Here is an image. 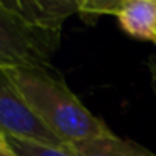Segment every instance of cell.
Listing matches in <instances>:
<instances>
[{
	"mask_svg": "<svg viewBox=\"0 0 156 156\" xmlns=\"http://www.w3.org/2000/svg\"><path fill=\"white\" fill-rule=\"evenodd\" d=\"M35 118L62 143L108 136L112 131L94 116L51 66L7 69Z\"/></svg>",
	"mask_w": 156,
	"mask_h": 156,
	"instance_id": "cell-1",
	"label": "cell"
},
{
	"mask_svg": "<svg viewBox=\"0 0 156 156\" xmlns=\"http://www.w3.org/2000/svg\"><path fill=\"white\" fill-rule=\"evenodd\" d=\"M61 44V30L42 24L30 0H0V67L49 66Z\"/></svg>",
	"mask_w": 156,
	"mask_h": 156,
	"instance_id": "cell-2",
	"label": "cell"
},
{
	"mask_svg": "<svg viewBox=\"0 0 156 156\" xmlns=\"http://www.w3.org/2000/svg\"><path fill=\"white\" fill-rule=\"evenodd\" d=\"M0 133L49 146H64L30 111L7 69L0 67Z\"/></svg>",
	"mask_w": 156,
	"mask_h": 156,
	"instance_id": "cell-3",
	"label": "cell"
},
{
	"mask_svg": "<svg viewBox=\"0 0 156 156\" xmlns=\"http://www.w3.org/2000/svg\"><path fill=\"white\" fill-rule=\"evenodd\" d=\"M116 19L128 35L156 44V0H121Z\"/></svg>",
	"mask_w": 156,
	"mask_h": 156,
	"instance_id": "cell-4",
	"label": "cell"
},
{
	"mask_svg": "<svg viewBox=\"0 0 156 156\" xmlns=\"http://www.w3.org/2000/svg\"><path fill=\"white\" fill-rule=\"evenodd\" d=\"M66 149L72 156H156L144 146L122 139L114 133L71 143L66 144Z\"/></svg>",
	"mask_w": 156,
	"mask_h": 156,
	"instance_id": "cell-5",
	"label": "cell"
},
{
	"mask_svg": "<svg viewBox=\"0 0 156 156\" xmlns=\"http://www.w3.org/2000/svg\"><path fill=\"white\" fill-rule=\"evenodd\" d=\"M5 138L19 156H72L66 149V146H49L42 143L29 141V139L10 138V136H5Z\"/></svg>",
	"mask_w": 156,
	"mask_h": 156,
	"instance_id": "cell-6",
	"label": "cell"
},
{
	"mask_svg": "<svg viewBox=\"0 0 156 156\" xmlns=\"http://www.w3.org/2000/svg\"><path fill=\"white\" fill-rule=\"evenodd\" d=\"M121 5V0H79L77 14L84 20L89 17H99V15H116Z\"/></svg>",
	"mask_w": 156,
	"mask_h": 156,
	"instance_id": "cell-7",
	"label": "cell"
},
{
	"mask_svg": "<svg viewBox=\"0 0 156 156\" xmlns=\"http://www.w3.org/2000/svg\"><path fill=\"white\" fill-rule=\"evenodd\" d=\"M0 156H19L17 153L12 149V146L9 144L5 134H2V133H0Z\"/></svg>",
	"mask_w": 156,
	"mask_h": 156,
	"instance_id": "cell-8",
	"label": "cell"
},
{
	"mask_svg": "<svg viewBox=\"0 0 156 156\" xmlns=\"http://www.w3.org/2000/svg\"><path fill=\"white\" fill-rule=\"evenodd\" d=\"M149 72H151V79H153V89L156 92V57L149 59Z\"/></svg>",
	"mask_w": 156,
	"mask_h": 156,
	"instance_id": "cell-9",
	"label": "cell"
}]
</instances>
